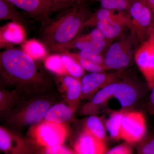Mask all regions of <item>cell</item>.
Masks as SVG:
<instances>
[{"mask_svg":"<svg viewBox=\"0 0 154 154\" xmlns=\"http://www.w3.org/2000/svg\"><path fill=\"white\" fill-rule=\"evenodd\" d=\"M133 153L134 149L131 144L125 142L107 151L105 154H133Z\"/></svg>","mask_w":154,"mask_h":154,"instance_id":"obj_32","label":"cell"},{"mask_svg":"<svg viewBox=\"0 0 154 154\" xmlns=\"http://www.w3.org/2000/svg\"><path fill=\"white\" fill-rule=\"evenodd\" d=\"M107 39L102 32L98 28H96L93 29L88 34L80 36L76 39L79 40L101 41Z\"/></svg>","mask_w":154,"mask_h":154,"instance_id":"obj_31","label":"cell"},{"mask_svg":"<svg viewBox=\"0 0 154 154\" xmlns=\"http://www.w3.org/2000/svg\"><path fill=\"white\" fill-rule=\"evenodd\" d=\"M36 154H78L74 149H72L62 144L48 147H37Z\"/></svg>","mask_w":154,"mask_h":154,"instance_id":"obj_27","label":"cell"},{"mask_svg":"<svg viewBox=\"0 0 154 154\" xmlns=\"http://www.w3.org/2000/svg\"><path fill=\"white\" fill-rule=\"evenodd\" d=\"M62 79L68 101L73 104L77 102L82 95L81 79L67 75H63Z\"/></svg>","mask_w":154,"mask_h":154,"instance_id":"obj_18","label":"cell"},{"mask_svg":"<svg viewBox=\"0 0 154 154\" xmlns=\"http://www.w3.org/2000/svg\"><path fill=\"white\" fill-rule=\"evenodd\" d=\"M137 42L131 33L119 41L112 42L104 56V65L107 70H120L129 66L134 59Z\"/></svg>","mask_w":154,"mask_h":154,"instance_id":"obj_4","label":"cell"},{"mask_svg":"<svg viewBox=\"0 0 154 154\" xmlns=\"http://www.w3.org/2000/svg\"><path fill=\"white\" fill-rule=\"evenodd\" d=\"M67 135L63 124L45 120L33 128L29 140L37 147H48L63 144Z\"/></svg>","mask_w":154,"mask_h":154,"instance_id":"obj_5","label":"cell"},{"mask_svg":"<svg viewBox=\"0 0 154 154\" xmlns=\"http://www.w3.org/2000/svg\"><path fill=\"white\" fill-rule=\"evenodd\" d=\"M84 0H80V2H83V1H84Z\"/></svg>","mask_w":154,"mask_h":154,"instance_id":"obj_36","label":"cell"},{"mask_svg":"<svg viewBox=\"0 0 154 154\" xmlns=\"http://www.w3.org/2000/svg\"><path fill=\"white\" fill-rule=\"evenodd\" d=\"M131 22L128 12L122 11L114 19L97 22L95 27L102 32L106 38L113 40L120 36L125 29H130Z\"/></svg>","mask_w":154,"mask_h":154,"instance_id":"obj_12","label":"cell"},{"mask_svg":"<svg viewBox=\"0 0 154 154\" xmlns=\"http://www.w3.org/2000/svg\"><path fill=\"white\" fill-rule=\"evenodd\" d=\"M113 41L108 39L101 41L76 39L69 45L65 51H69V50L75 48L79 50V51L101 54L102 52L106 51L110 45L113 42Z\"/></svg>","mask_w":154,"mask_h":154,"instance_id":"obj_16","label":"cell"},{"mask_svg":"<svg viewBox=\"0 0 154 154\" xmlns=\"http://www.w3.org/2000/svg\"><path fill=\"white\" fill-rule=\"evenodd\" d=\"M145 119L139 111L125 112L120 131V139L127 143H139L143 139L146 132Z\"/></svg>","mask_w":154,"mask_h":154,"instance_id":"obj_8","label":"cell"},{"mask_svg":"<svg viewBox=\"0 0 154 154\" xmlns=\"http://www.w3.org/2000/svg\"><path fill=\"white\" fill-rule=\"evenodd\" d=\"M120 73H91L83 77L81 80L82 96L85 97L94 94L99 89H102L110 83L118 80Z\"/></svg>","mask_w":154,"mask_h":154,"instance_id":"obj_13","label":"cell"},{"mask_svg":"<svg viewBox=\"0 0 154 154\" xmlns=\"http://www.w3.org/2000/svg\"><path fill=\"white\" fill-rule=\"evenodd\" d=\"M17 8L8 0H0V20H9L25 28L27 25V22Z\"/></svg>","mask_w":154,"mask_h":154,"instance_id":"obj_19","label":"cell"},{"mask_svg":"<svg viewBox=\"0 0 154 154\" xmlns=\"http://www.w3.org/2000/svg\"><path fill=\"white\" fill-rule=\"evenodd\" d=\"M50 5L54 13H60L73 7L80 0H46Z\"/></svg>","mask_w":154,"mask_h":154,"instance_id":"obj_28","label":"cell"},{"mask_svg":"<svg viewBox=\"0 0 154 154\" xmlns=\"http://www.w3.org/2000/svg\"><path fill=\"white\" fill-rule=\"evenodd\" d=\"M136 63L150 89L154 86V39L151 37L141 44L134 53Z\"/></svg>","mask_w":154,"mask_h":154,"instance_id":"obj_9","label":"cell"},{"mask_svg":"<svg viewBox=\"0 0 154 154\" xmlns=\"http://www.w3.org/2000/svg\"><path fill=\"white\" fill-rule=\"evenodd\" d=\"M22 27V25L14 22L2 27L0 31L1 48L11 47L12 45L22 42L25 36Z\"/></svg>","mask_w":154,"mask_h":154,"instance_id":"obj_15","label":"cell"},{"mask_svg":"<svg viewBox=\"0 0 154 154\" xmlns=\"http://www.w3.org/2000/svg\"><path fill=\"white\" fill-rule=\"evenodd\" d=\"M99 2L103 8L116 11H128L133 0H94Z\"/></svg>","mask_w":154,"mask_h":154,"instance_id":"obj_23","label":"cell"},{"mask_svg":"<svg viewBox=\"0 0 154 154\" xmlns=\"http://www.w3.org/2000/svg\"><path fill=\"white\" fill-rule=\"evenodd\" d=\"M151 37L154 39V23H152L151 26L149 29L148 37Z\"/></svg>","mask_w":154,"mask_h":154,"instance_id":"obj_34","label":"cell"},{"mask_svg":"<svg viewBox=\"0 0 154 154\" xmlns=\"http://www.w3.org/2000/svg\"><path fill=\"white\" fill-rule=\"evenodd\" d=\"M63 53L67 54L72 56L76 60L77 62L84 69L91 72V73L102 72L107 70L104 66L82 58L77 55L75 53H72L69 52V51H65Z\"/></svg>","mask_w":154,"mask_h":154,"instance_id":"obj_24","label":"cell"},{"mask_svg":"<svg viewBox=\"0 0 154 154\" xmlns=\"http://www.w3.org/2000/svg\"><path fill=\"white\" fill-rule=\"evenodd\" d=\"M74 150L78 154H105L106 142L95 137L85 129L75 142Z\"/></svg>","mask_w":154,"mask_h":154,"instance_id":"obj_14","label":"cell"},{"mask_svg":"<svg viewBox=\"0 0 154 154\" xmlns=\"http://www.w3.org/2000/svg\"><path fill=\"white\" fill-rule=\"evenodd\" d=\"M0 74L2 82L17 93H43L53 82L41 66L25 51L12 47L0 53Z\"/></svg>","mask_w":154,"mask_h":154,"instance_id":"obj_1","label":"cell"},{"mask_svg":"<svg viewBox=\"0 0 154 154\" xmlns=\"http://www.w3.org/2000/svg\"><path fill=\"white\" fill-rule=\"evenodd\" d=\"M152 91L150 96V101L153 106H154V86L151 89Z\"/></svg>","mask_w":154,"mask_h":154,"instance_id":"obj_35","label":"cell"},{"mask_svg":"<svg viewBox=\"0 0 154 154\" xmlns=\"http://www.w3.org/2000/svg\"><path fill=\"white\" fill-rule=\"evenodd\" d=\"M51 104V99L43 96L29 100L14 111L10 122L21 126L38 123L45 117Z\"/></svg>","mask_w":154,"mask_h":154,"instance_id":"obj_6","label":"cell"},{"mask_svg":"<svg viewBox=\"0 0 154 154\" xmlns=\"http://www.w3.org/2000/svg\"><path fill=\"white\" fill-rule=\"evenodd\" d=\"M131 17L130 33L138 42L143 43L148 38L149 29L152 23V15L146 0H133L128 11Z\"/></svg>","mask_w":154,"mask_h":154,"instance_id":"obj_7","label":"cell"},{"mask_svg":"<svg viewBox=\"0 0 154 154\" xmlns=\"http://www.w3.org/2000/svg\"><path fill=\"white\" fill-rule=\"evenodd\" d=\"M152 15V23H154V0H146Z\"/></svg>","mask_w":154,"mask_h":154,"instance_id":"obj_33","label":"cell"},{"mask_svg":"<svg viewBox=\"0 0 154 154\" xmlns=\"http://www.w3.org/2000/svg\"><path fill=\"white\" fill-rule=\"evenodd\" d=\"M17 8L25 11L35 21L42 23L50 19L53 13L46 0H8Z\"/></svg>","mask_w":154,"mask_h":154,"instance_id":"obj_11","label":"cell"},{"mask_svg":"<svg viewBox=\"0 0 154 154\" xmlns=\"http://www.w3.org/2000/svg\"><path fill=\"white\" fill-rule=\"evenodd\" d=\"M24 49L25 52L32 58H41L46 54L43 46L37 42L33 40L28 42L24 45Z\"/></svg>","mask_w":154,"mask_h":154,"instance_id":"obj_26","label":"cell"},{"mask_svg":"<svg viewBox=\"0 0 154 154\" xmlns=\"http://www.w3.org/2000/svg\"><path fill=\"white\" fill-rule=\"evenodd\" d=\"M0 150L5 154H36L37 147L29 140L1 127Z\"/></svg>","mask_w":154,"mask_h":154,"instance_id":"obj_10","label":"cell"},{"mask_svg":"<svg viewBox=\"0 0 154 154\" xmlns=\"http://www.w3.org/2000/svg\"><path fill=\"white\" fill-rule=\"evenodd\" d=\"M60 54L61 60L69 75L79 79L81 77L84 76L85 69L74 58L64 53Z\"/></svg>","mask_w":154,"mask_h":154,"instance_id":"obj_22","label":"cell"},{"mask_svg":"<svg viewBox=\"0 0 154 154\" xmlns=\"http://www.w3.org/2000/svg\"><path fill=\"white\" fill-rule=\"evenodd\" d=\"M94 12L84 1L42 22L39 39L49 51L60 54L78 37Z\"/></svg>","mask_w":154,"mask_h":154,"instance_id":"obj_2","label":"cell"},{"mask_svg":"<svg viewBox=\"0 0 154 154\" xmlns=\"http://www.w3.org/2000/svg\"><path fill=\"white\" fill-rule=\"evenodd\" d=\"M140 143L137 154H154V136L143 139Z\"/></svg>","mask_w":154,"mask_h":154,"instance_id":"obj_29","label":"cell"},{"mask_svg":"<svg viewBox=\"0 0 154 154\" xmlns=\"http://www.w3.org/2000/svg\"><path fill=\"white\" fill-rule=\"evenodd\" d=\"M74 113L73 108L63 104H56L50 107L45 116L46 121L62 123L69 120Z\"/></svg>","mask_w":154,"mask_h":154,"instance_id":"obj_17","label":"cell"},{"mask_svg":"<svg viewBox=\"0 0 154 154\" xmlns=\"http://www.w3.org/2000/svg\"><path fill=\"white\" fill-rule=\"evenodd\" d=\"M76 54L77 55L82 58L105 66L104 57L100 54L84 51H79Z\"/></svg>","mask_w":154,"mask_h":154,"instance_id":"obj_30","label":"cell"},{"mask_svg":"<svg viewBox=\"0 0 154 154\" xmlns=\"http://www.w3.org/2000/svg\"><path fill=\"white\" fill-rule=\"evenodd\" d=\"M124 113L122 111H115L110 114L105 122V127L113 139H120L122 122Z\"/></svg>","mask_w":154,"mask_h":154,"instance_id":"obj_20","label":"cell"},{"mask_svg":"<svg viewBox=\"0 0 154 154\" xmlns=\"http://www.w3.org/2000/svg\"><path fill=\"white\" fill-rule=\"evenodd\" d=\"M138 96V91L134 84L129 81L117 80L98 91L93 97L91 105L101 106L111 98H115L122 107L126 108L133 105Z\"/></svg>","mask_w":154,"mask_h":154,"instance_id":"obj_3","label":"cell"},{"mask_svg":"<svg viewBox=\"0 0 154 154\" xmlns=\"http://www.w3.org/2000/svg\"><path fill=\"white\" fill-rule=\"evenodd\" d=\"M45 66L48 69L61 75H68L67 72L61 60L60 55L48 57L45 63Z\"/></svg>","mask_w":154,"mask_h":154,"instance_id":"obj_25","label":"cell"},{"mask_svg":"<svg viewBox=\"0 0 154 154\" xmlns=\"http://www.w3.org/2000/svg\"><path fill=\"white\" fill-rule=\"evenodd\" d=\"M85 130L95 137L106 142V131L105 126L100 119L95 116H91L87 119Z\"/></svg>","mask_w":154,"mask_h":154,"instance_id":"obj_21","label":"cell"}]
</instances>
